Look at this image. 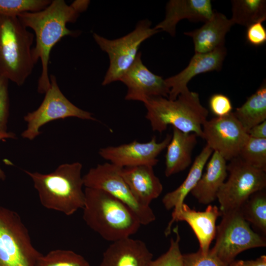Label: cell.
<instances>
[{
  "mask_svg": "<svg viewBox=\"0 0 266 266\" xmlns=\"http://www.w3.org/2000/svg\"><path fill=\"white\" fill-rule=\"evenodd\" d=\"M238 157L249 165L266 171V138L249 136Z\"/></svg>",
  "mask_w": 266,
  "mask_h": 266,
  "instance_id": "27",
  "label": "cell"
},
{
  "mask_svg": "<svg viewBox=\"0 0 266 266\" xmlns=\"http://www.w3.org/2000/svg\"><path fill=\"white\" fill-rule=\"evenodd\" d=\"M213 151L206 144L195 158L189 173L181 184L174 190L166 193L162 203L167 210L179 209L187 195L191 193L200 178L204 168Z\"/></svg>",
  "mask_w": 266,
  "mask_h": 266,
  "instance_id": "23",
  "label": "cell"
},
{
  "mask_svg": "<svg viewBox=\"0 0 266 266\" xmlns=\"http://www.w3.org/2000/svg\"><path fill=\"white\" fill-rule=\"evenodd\" d=\"M176 234L175 239L171 238L168 250L160 257L152 260L149 266H183V257L180 247V236L178 227L173 229Z\"/></svg>",
  "mask_w": 266,
  "mask_h": 266,
  "instance_id": "30",
  "label": "cell"
},
{
  "mask_svg": "<svg viewBox=\"0 0 266 266\" xmlns=\"http://www.w3.org/2000/svg\"><path fill=\"white\" fill-rule=\"evenodd\" d=\"M183 266H229L210 249L206 254L199 250L197 252L183 255Z\"/></svg>",
  "mask_w": 266,
  "mask_h": 266,
  "instance_id": "31",
  "label": "cell"
},
{
  "mask_svg": "<svg viewBox=\"0 0 266 266\" xmlns=\"http://www.w3.org/2000/svg\"><path fill=\"white\" fill-rule=\"evenodd\" d=\"M121 174L135 199L144 206H150L163 191V185L152 166L122 167Z\"/></svg>",
  "mask_w": 266,
  "mask_h": 266,
  "instance_id": "19",
  "label": "cell"
},
{
  "mask_svg": "<svg viewBox=\"0 0 266 266\" xmlns=\"http://www.w3.org/2000/svg\"><path fill=\"white\" fill-rule=\"evenodd\" d=\"M160 32L151 28L150 21L144 20L138 22L132 32L115 39H108L94 33L95 41L102 51L107 53L109 59V67L102 85L119 81L135 60L141 44Z\"/></svg>",
  "mask_w": 266,
  "mask_h": 266,
  "instance_id": "8",
  "label": "cell"
},
{
  "mask_svg": "<svg viewBox=\"0 0 266 266\" xmlns=\"http://www.w3.org/2000/svg\"><path fill=\"white\" fill-rule=\"evenodd\" d=\"M171 138L167 134L163 140L157 142L155 136L147 142L136 140L117 146L100 148L101 157L120 167L150 166L154 167L159 162V154L165 150Z\"/></svg>",
  "mask_w": 266,
  "mask_h": 266,
  "instance_id": "13",
  "label": "cell"
},
{
  "mask_svg": "<svg viewBox=\"0 0 266 266\" xmlns=\"http://www.w3.org/2000/svg\"><path fill=\"white\" fill-rule=\"evenodd\" d=\"M239 210L247 222L266 233V193L264 190L252 195Z\"/></svg>",
  "mask_w": 266,
  "mask_h": 266,
  "instance_id": "26",
  "label": "cell"
},
{
  "mask_svg": "<svg viewBox=\"0 0 266 266\" xmlns=\"http://www.w3.org/2000/svg\"><path fill=\"white\" fill-rule=\"evenodd\" d=\"M231 3L232 16L230 19L233 25L247 27L266 20L265 0H233Z\"/></svg>",
  "mask_w": 266,
  "mask_h": 266,
  "instance_id": "25",
  "label": "cell"
},
{
  "mask_svg": "<svg viewBox=\"0 0 266 266\" xmlns=\"http://www.w3.org/2000/svg\"><path fill=\"white\" fill-rule=\"evenodd\" d=\"M228 176L227 161L217 152H213L207 164L205 171L191 194L203 204L214 201Z\"/></svg>",
  "mask_w": 266,
  "mask_h": 266,
  "instance_id": "21",
  "label": "cell"
},
{
  "mask_svg": "<svg viewBox=\"0 0 266 266\" xmlns=\"http://www.w3.org/2000/svg\"><path fill=\"white\" fill-rule=\"evenodd\" d=\"M221 216L219 208L216 205H208L203 211L191 209L183 203L181 208L173 211L172 219L165 231L166 235L169 234L172 224L174 221L186 222L194 231L200 244V250L204 254L210 250L212 241L216 235V222Z\"/></svg>",
  "mask_w": 266,
  "mask_h": 266,
  "instance_id": "15",
  "label": "cell"
},
{
  "mask_svg": "<svg viewBox=\"0 0 266 266\" xmlns=\"http://www.w3.org/2000/svg\"><path fill=\"white\" fill-rule=\"evenodd\" d=\"M153 254L142 240L128 237L112 242L100 266H149Z\"/></svg>",
  "mask_w": 266,
  "mask_h": 266,
  "instance_id": "18",
  "label": "cell"
},
{
  "mask_svg": "<svg viewBox=\"0 0 266 266\" xmlns=\"http://www.w3.org/2000/svg\"><path fill=\"white\" fill-rule=\"evenodd\" d=\"M244 129L248 131L266 121V85L263 84L233 112Z\"/></svg>",
  "mask_w": 266,
  "mask_h": 266,
  "instance_id": "24",
  "label": "cell"
},
{
  "mask_svg": "<svg viewBox=\"0 0 266 266\" xmlns=\"http://www.w3.org/2000/svg\"><path fill=\"white\" fill-rule=\"evenodd\" d=\"M89 3V0H75L68 5L64 0H54L42 10L18 16L21 23L32 29L35 34L33 56L36 63L40 60L42 69L37 83L39 93H45L50 85L48 65L52 48L64 36L77 37L80 34L81 31L70 30L66 24L76 22Z\"/></svg>",
  "mask_w": 266,
  "mask_h": 266,
  "instance_id": "1",
  "label": "cell"
},
{
  "mask_svg": "<svg viewBox=\"0 0 266 266\" xmlns=\"http://www.w3.org/2000/svg\"><path fill=\"white\" fill-rule=\"evenodd\" d=\"M226 54L225 46L209 52L195 53L186 68L165 79L170 90L168 99L175 100L180 94L189 91L188 83L196 75L220 70Z\"/></svg>",
  "mask_w": 266,
  "mask_h": 266,
  "instance_id": "16",
  "label": "cell"
},
{
  "mask_svg": "<svg viewBox=\"0 0 266 266\" xmlns=\"http://www.w3.org/2000/svg\"><path fill=\"white\" fill-rule=\"evenodd\" d=\"M233 25L231 19L214 11L201 27L184 34L193 39L195 53H207L225 46L226 35Z\"/></svg>",
  "mask_w": 266,
  "mask_h": 266,
  "instance_id": "20",
  "label": "cell"
},
{
  "mask_svg": "<svg viewBox=\"0 0 266 266\" xmlns=\"http://www.w3.org/2000/svg\"><path fill=\"white\" fill-rule=\"evenodd\" d=\"M221 217L216 227V241L210 250L227 265L245 250L266 246V239L252 230L239 209L222 214Z\"/></svg>",
  "mask_w": 266,
  "mask_h": 266,
  "instance_id": "7",
  "label": "cell"
},
{
  "mask_svg": "<svg viewBox=\"0 0 266 266\" xmlns=\"http://www.w3.org/2000/svg\"><path fill=\"white\" fill-rule=\"evenodd\" d=\"M121 168L110 163L99 164L83 176L84 186L111 195L132 210L141 225H147L155 220V215L150 206H144L135 199L121 175Z\"/></svg>",
  "mask_w": 266,
  "mask_h": 266,
  "instance_id": "10",
  "label": "cell"
},
{
  "mask_svg": "<svg viewBox=\"0 0 266 266\" xmlns=\"http://www.w3.org/2000/svg\"><path fill=\"white\" fill-rule=\"evenodd\" d=\"M119 81L127 87L125 99L140 101L143 103L149 98L162 97L168 98L170 90L162 76L151 72L143 63L141 52L122 75Z\"/></svg>",
  "mask_w": 266,
  "mask_h": 266,
  "instance_id": "14",
  "label": "cell"
},
{
  "mask_svg": "<svg viewBox=\"0 0 266 266\" xmlns=\"http://www.w3.org/2000/svg\"><path fill=\"white\" fill-rule=\"evenodd\" d=\"M248 137L233 112L225 116L207 120L202 126L201 138L213 152L218 153L226 161L238 156Z\"/></svg>",
  "mask_w": 266,
  "mask_h": 266,
  "instance_id": "12",
  "label": "cell"
},
{
  "mask_svg": "<svg viewBox=\"0 0 266 266\" xmlns=\"http://www.w3.org/2000/svg\"><path fill=\"white\" fill-rule=\"evenodd\" d=\"M152 130L162 133L171 125L186 133L202 137V126L207 120L208 110L200 103L199 94L190 90L175 100L162 97L149 98L144 103Z\"/></svg>",
  "mask_w": 266,
  "mask_h": 266,
  "instance_id": "4",
  "label": "cell"
},
{
  "mask_svg": "<svg viewBox=\"0 0 266 266\" xmlns=\"http://www.w3.org/2000/svg\"><path fill=\"white\" fill-rule=\"evenodd\" d=\"M9 80L0 76V132H7V122L9 114L8 95Z\"/></svg>",
  "mask_w": 266,
  "mask_h": 266,
  "instance_id": "32",
  "label": "cell"
},
{
  "mask_svg": "<svg viewBox=\"0 0 266 266\" xmlns=\"http://www.w3.org/2000/svg\"><path fill=\"white\" fill-rule=\"evenodd\" d=\"M210 111L216 117H223L232 112L233 106L230 99L222 94L213 95L209 100Z\"/></svg>",
  "mask_w": 266,
  "mask_h": 266,
  "instance_id": "33",
  "label": "cell"
},
{
  "mask_svg": "<svg viewBox=\"0 0 266 266\" xmlns=\"http://www.w3.org/2000/svg\"><path fill=\"white\" fill-rule=\"evenodd\" d=\"M41 254L20 215L0 205V266H35Z\"/></svg>",
  "mask_w": 266,
  "mask_h": 266,
  "instance_id": "6",
  "label": "cell"
},
{
  "mask_svg": "<svg viewBox=\"0 0 266 266\" xmlns=\"http://www.w3.org/2000/svg\"><path fill=\"white\" fill-rule=\"evenodd\" d=\"M50 0H0V14L18 17L26 12H34L45 8Z\"/></svg>",
  "mask_w": 266,
  "mask_h": 266,
  "instance_id": "29",
  "label": "cell"
},
{
  "mask_svg": "<svg viewBox=\"0 0 266 266\" xmlns=\"http://www.w3.org/2000/svg\"><path fill=\"white\" fill-rule=\"evenodd\" d=\"M82 169V165L75 162L61 165L47 174L24 171L32 179L42 206L70 216L84 206Z\"/></svg>",
  "mask_w": 266,
  "mask_h": 266,
  "instance_id": "3",
  "label": "cell"
},
{
  "mask_svg": "<svg viewBox=\"0 0 266 266\" xmlns=\"http://www.w3.org/2000/svg\"><path fill=\"white\" fill-rule=\"evenodd\" d=\"M34 34L18 17L0 14V76L22 86L36 64L33 56Z\"/></svg>",
  "mask_w": 266,
  "mask_h": 266,
  "instance_id": "5",
  "label": "cell"
},
{
  "mask_svg": "<svg viewBox=\"0 0 266 266\" xmlns=\"http://www.w3.org/2000/svg\"><path fill=\"white\" fill-rule=\"evenodd\" d=\"M227 170L228 178L216 198L221 215L239 209L252 195L266 187V171L249 165L238 157L230 161Z\"/></svg>",
  "mask_w": 266,
  "mask_h": 266,
  "instance_id": "9",
  "label": "cell"
},
{
  "mask_svg": "<svg viewBox=\"0 0 266 266\" xmlns=\"http://www.w3.org/2000/svg\"><path fill=\"white\" fill-rule=\"evenodd\" d=\"M50 85L40 106L24 116L27 123V128L21 134L24 138L34 139L39 134L40 128L53 120L68 117L96 120L91 113L77 107L64 95L55 75H50Z\"/></svg>",
  "mask_w": 266,
  "mask_h": 266,
  "instance_id": "11",
  "label": "cell"
},
{
  "mask_svg": "<svg viewBox=\"0 0 266 266\" xmlns=\"http://www.w3.org/2000/svg\"><path fill=\"white\" fill-rule=\"evenodd\" d=\"M197 135L186 133L172 127V134L166 147L165 174L166 177L186 169L192 162L193 150L197 143Z\"/></svg>",
  "mask_w": 266,
  "mask_h": 266,
  "instance_id": "22",
  "label": "cell"
},
{
  "mask_svg": "<svg viewBox=\"0 0 266 266\" xmlns=\"http://www.w3.org/2000/svg\"><path fill=\"white\" fill-rule=\"evenodd\" d=\"M16 135L12 132H0V141L8 138H15ZM6 178V175L4 171L0 167V179L4 180Z\"/></svg>",
  "mask_w": 266,
  "mask_h": 266,
  "instance_id": "37",
  "label": "cell"
},
{
  "mask_svg": "<svg viewBox=\"0 0 266 266\" xmlns=\"http://www.w3.org/2000/svg\"><path fill=\"white\" fill-rule=\"evenodd\" d=\"M35 266H90L81 255L69 250L56 249L41 254Z\"/></svg>",
  "mask_w": 266,
  "mask_h": 266,
  "instance_id": "28",
  "label": "cell"
},
{
  "mask_svg": "<svg viewBox=\"0 0 266 266\" xmlns=\"http://www.w3.org/2000/svg\"><path fill=\"white\" fill-rule=\"evenodd\" d=\"M229 266H243L241 264V260L238 261H233Z\"/></svg>",
  "mask_w": 266,
  "mask_h": 266,
  "instance_id": "38",
  "label": "cell"
},
{
  "mask_svg": "<svg viewBox=\"0 0 266 266\" xmlns=\"http://www.w3.org/2000/svg\"><path fill=\"white\" fill-rule=\"evenodd\" d=\"M249 136L255 138H266V121L252 127L247 132Z\"/></svg>",
  "mask_w": 266,
  "mask_h": 266,
  "instance_id": "35",
  "label": "cell"
},
{
  "mask_svg": "<svg viewBox=\"0 0 266 266\" xmlns=\"http://www.w3.org/2000/svg\"><path fill=\"white\" fill-rule=\"evenodd\" d=\"M262 23L259 21L247 27L246 39L253 46H261L266 41V30Z\"/></svg>",
  "mask_w": 266,
  "mask_h": 266,
  "instance_id": "34",
  "label": "cell"
},
{
  "mask_svg": "<svg viewBox=\"0 0 266 266\" xmlns=\"http://www.w3.org/2000/svg\"><path fill=\"white\" fill-rule=\"evenodd\" d=\"M243 266H266V256L262 255L254 260H241Z\"/></svg>",
  "mask_w": 266,
  "mask_h": 266,
  "instance_id": "36",
  "label": "cell"
},
{
  "mask_svg": "<svg viewBox=\"0 0 266 266\" xmlns=\"http://www.w3.org/2000/svg\"><path fill=\"white\" fill-rule=\"evenodd\" d=\"M84 193L83 219L104 239L113 242L137 232L141 224L123 202L100 189L86 188Z\"/></svg>",
  "mask_w": 266,
  "mask_h": 266,
  "instance_id": "2",
  "label": "cell"
},
{
  "mask_svg": "<svg viewBox=\"0 0 266 266\" xmlns=\"http://www.w3.org/2000/svg\"><path fill=\"white\" fill-rule=\"evenodd\" d=\"M214 11L210 0H171L166 4L164 19L154 29L175 35L176 26L181 20L206 22Z\"/></svg>",
  "mask_w": 266,
  "mask_h": 266,
  "instance_id": "17",
  "label": "cell"
}]
</instances>
